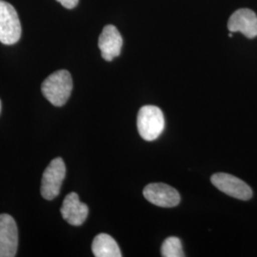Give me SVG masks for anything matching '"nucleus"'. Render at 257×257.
I'll return each mask as SVG.
<instances>
[{"instance_id":"1","label":"nucleus","mask_w":257,"mask_h":257,"mask_svg":"<svg viewBox=\"0 0 257 257\" xmlns=\"http://www.w3.org/2000/svg\"><path fill=\"white\" fill-rule=\"evenodd\" d=\"M41 91L47 100L55 107L64 106L73 91L72 75L66 70L56 71L43 81Z\"/></svg>"},{"instance_id":"2","label":"nucleus","mask_w":257,"mask_h":257,"mask_svg":"<svg viewBox=\"0 0 257 257\" xmlns=\"http://www.w3.org/2000/svg\"><path fill=\"white\" fill-rule=\"evenodd\" d=\"M165 126V119L162 110L156 106H143L138 114V130L140 137L153 141L162 134Z\"/></svg>"},{"instance_id":"3","label":"nucleus","mask_w":257,"mask_h":257,"mask_svg":"<svg viewBox=\"0 0 257 257\" xmlns=\"http://www.w3.org/2000/svg\"><path fill=\"white\" fill-rule=\"evenodd\" d=\"M19 15L13 5L0 0V42L5 45L16 44L21 37Z\"/></svg>"},{"instance_id":"4","label":"nucleus","mask_w":257,"mask_h":257,"mask_svg":"<svg viewBox=\"0 0 257 257\" xmlns=\"http://www.w3.org/2000/svg\"><path fill=\"white\" fill-rule=\"evenodd\" d=\"M66 176V166L62 158L57 157L51 161L42 175L41 195L46 200H53L60 193Z\"/></svg>"},{"instance_id":"5","label":"nucleus","mask_w":257,"mask_h":257,"mask_svg":"<svg viewBox=\"0 0 257 257\" xmlns=\"http://www.w3.org/2000/svg\"><path fill=\"white\" fill-rule=\"evenodd\" d=\"M211 181L222 193L240 200H249L252 197V191L248 184L245 183L238 177L224 173L214 174Z\"/></svg>"},{"instance_id":"6","label":"nucleus","mask_w":257,"mask_h":257,"mask_svg":"<svg viewBox=\"0 0 257 257\" xmlns=\"http://www.w3.org/2000/svg\"><path fill=\"white\" fill-rule=\"evenodd\" d=\"M19 246V230L15 219L7 213L0 214V257H14Z\"/></svg>"},{"instance_id":"7","label":"nucleus","mask_w":257,"mask_h":257,"mask_svg":"<svg viewBox=\"0 0 257 257\" xmlns=\"http://www.w3.org/2000/svg\"><path fill=\"white\" fill-rule=\"evenodd\" d=\"M143 194L149 202L158 207L172 208L180 202V194L175 188L167 184H149L145 187Z\"/></svg>"},{"instance_id":"8","label":"nucleus","mask_w":257,"mask_h":257,"mask_svg":"<svg viewBox=\"0 0 257 257\" xmlns=\"http://www.w3.org/2000/svg\"><path fill=\"white\" fill-rule=\"evenodd\" d=\"M228 29L230 33H241L248 38L257 37L256 14L249 9L235 11L228 21Z\"/></svg>"},{"instance_id":"9","label":"nucleus","mask_w":257,"mask_h":257,"mask_svg":"<svg viewBox=\"0 0 257 257\" xmlns=\"http://www.w3.org/2000/svg\"><path fill=\"white\" fill-rule=\"evenodd\" d=\"M123 38L117 28L113 25L105 26L98 38V48L102 57L106 61H111L121 53Z\"/></svg>"},{"instance_id":"10","label":"nucleus","mask_w":257,"mask_h":257,"mask_svg":"<svg viewBox=\"0 0 257 257\" xmlns=\"http://www.w3.org/2000/svg\"><path fill=\"white\" fill-rule=\"evenodd\" d=\"M60 212L64 220L73 226H80L86 221L89 214V208L80 202L78 194L69 193L63 200Z\"/></svg>"},{"instance_id":"11","label":"nucleus","mask_w":257,"mask_h":257,"mask_svg":"<svg viewBox=\"0 0 257 257\" xmlns=\"http://www.w3.org/2000/svg\"><path fill=\"white\" fill-rule=\"evenodd\" d=\"M92 250L96 257H121L122 253L115 240L109 234L100 233L92 241Z\"/></svg>"},{"instance_id":"12","label":"nucleus","mask_w":257,"mask_h":257,"mask_svg":"<svg viewBox=\"0 0 257 257\" xmlns=\"http://www.w3.org/2000/svg\"><path fill=\"white\" fill-rule=\"evenodd\" d=\"M161 253L164 257L185 256L181 240L175 236L168 237L162 244Z\"/></svg>"},{"instance_id":"13","label":"nucleus","mask_w":257,"mask_h":257,"mask_svg":"<svg viewBox=\"0 0 257 257\" xmlns=\"http://www.w3.org/2000/svg\"><path fill=\"white\" fill-rule=\"evenodd\" d=\"M56 1H58L66 9H74L77 6L79 0H56Z\"/></svg>"},{"instance_id":"14","label":"nucleus","mask_w":257,"mask_h":257,"mask_svg":"<svg viewBox=\"0 0 257 257\" xmlns=\"http://www.w3.org/2000/svg\"><path fill=\"white\" fill-rule=\"evenodd\" d=\"M0 112H1V100H0Z\"/></svg>"}]
</instances>
